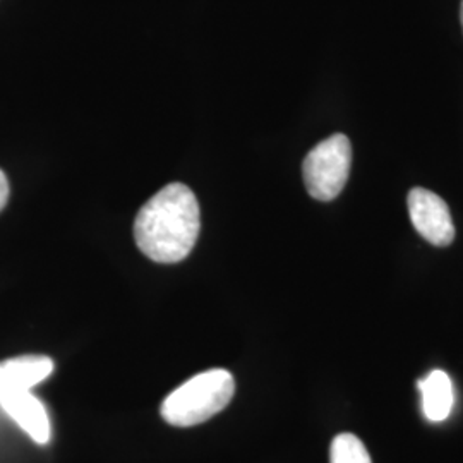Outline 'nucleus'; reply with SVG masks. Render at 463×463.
<instances>
[{"instance_id":"obj_1","label":"nucleus","mask_w":463,"mask_h":463,"mask_svg":"<svg viewBox=\"0 0 463 463\" xmlns=\"http://www.w3.org/2000/svg\"><path fill=\"white\" fill-rule=\"evenodd\" d=\"M201 229L198 199L184 184H168L139 210L134 222L136 244L149 260L164 265L189 256Z\"/></svg>"},{"instance_id":"obj_2","label":"nucleus","mask_w":463,"mask_h":463,"mask_svg":"<svg viewBox=\"0 0 463 463\" xmlns=\"http://www.w3.org/2000/svg\"><path fill=\"white\" fill-rule=\"evenodd\" d=\"M235 393V381L225 369H210L185 381L162 403V417L170 426L191 428L222 412Z\"/></svg>"},{"instance_id":"obj_3","label":"nucleus","mask_w":463,"mask_h":463,"mask_svg":"<svg viewBox=\"0 0 463 463\" xmlns=\"http://www.w3.org/2000/svg\"><path fill=\"white\" fill-rule=\"evenodd\" d=\"M352 166V145L345 134H333L311 149L304 160L302 174L307 193L317 201L336 198L348 181Z\"/></svg>"},{"instance_id":"obj_4","label":"nucleus","mask_w":463,"mask_h":463,"mask_svg":"<svg viewBox=\"0 0 463 463\" xmlns=\"http://www.w3.org/2000/svg\"><path fill=\"white\" fill-rule=\"evenodd\" d=\"M409 216L415 231L419 232L430 244L445 248L455 239V225L445 199L432 191L414 187L407 198Z\"/></svg>"},{"instance_id":"obj_5","label":"nucleus","mask_w":463,"mask_h":463,"mask_svg":"<svg viewBox=\"0 0 463 463\" xmlns=\"http://www.w3.org/2000/svg\"><path fill=\"white\" fill-rule=\"evenodd\" d=\"M0 405L34 443L47 445L50 441V419L43 403L30 392L13 393L0 398Z\"/></svg>"},{"instance_id":"obj_6","label":"nucleus","mask_w":463,"mask_h":463,"mask_svg":"<svg viewBox=\"0 0 463 463\" xmlns=\"http://www.w3.org/2000/svg\"><path fill=\"white\" fill-rule=\"evenodd\" d=\"M53 371V363L45 355H24L0 363V398L30 392L33 386L47 380Z\"/></svg>"},{"instance_id":"obj_7","label":"nucleus","mask_w":463,"mask_h":463,"mask_svg":"<svg viewBox=\"0 0 463 463\" xmlns=\"http://www.w3.org/2000/svg\"><path fill=\"white\" fill-rule=\"evenodd\" d=\"M419 392L422 397V412L430 422H443L447 420L453 402V383L445 371H432L430 376L419 381Z\"/></svg>"},{"instance_id":"obj_8","label":"nucleus","mask_w":463,"mask_h":463,"mask_svg":"<svg viewBox=\"0 0 463 463\" xmlns=\"http://www.w3.org/2000/svg\"><path fill=\"white\" fill-rule=\"evenodd\" d=\"M330 463H373L364 443L350 432L338 434L330 448Z\"/></svg>"},{"instance_id":"obj_9","label":"nucleus","mask_w":463,"mask_h":463,"mask_svg":"<svg viewBox=\"0 0 463 463\" xmlns=\"http://www.w3.org/2000/svg\"><path fill=\"white\" fill-rule=\"evenodd\" d=\"M7 198H9V183H7L5 174L0 170V212L7 204Z\"/></svg>"},{"instance_id":"obj_10","label":"nucleus","mask_w":463,"mask_h":463,"mask_svg":"<svg viewBox=\"0 0 463 463\" xmlns=\"http://www.w3.org/2000/svg\"><path fill=\"white\" fill-rule=\"evenodd\" d=\"M460 19H462V28H463V0H462V9H460Z\"/></svg>"}]
</instances>
